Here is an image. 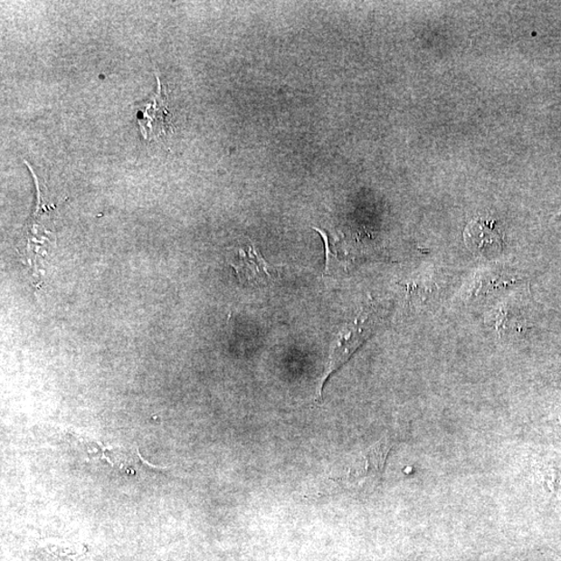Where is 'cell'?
<instances>
[{"instance_id": "1", "label": "cell", "mask_w": 561, "mask_h": 561, "mask_svg": "<svg viewBox=\"0 0 561 561\" xmlns=\"http://www.w3.org/2000/svg\"><path fill=\"white\" fill-rule=\"evenodd\" d=\"M376 314L373 308L364 309L357 315L353 321L341 329L333 343L328 362L322 376L319 397H321L322 388L335 371L340 369L359 348L365 340L373 333L376 327Z\"/></svg>"}, {"instance_id": "2", "label": "cell", "mask_w": 561, "mask_h": 561, "mask_svg": "<svg viewBox=\"0 0 561 561\" xmlns=\"http://www.w3.org/2000/svg\"><path fill=\"white\" fill-rule=\"evenodd\" d=\"M229 264L235 270L238 280L249 286L269 285L279 273V270L266 262L252 244L248 249H238L230 254Z\"/></svg>"}, {"instance_id": "3", "label": "cell", "mask_w": 561, "mask_h": 561, "mask_svg": "<svg viewBox=\"0 0 561 561\" xmlns=\"http://www.w3.org/2000/svg\"><path fill=\"white\" fill-rule=\"evenodd\" d=\"M167 95L158 79L156 96L145 105L143 114L139 116V128L145 138H158L165 136L172 128L171 114L168 110Z\"/></svg>"}, {"instance_id": "4", "label": "cell", "mask_w": 561, "mask_h": 561, "mask_svg": "<svg viewBox=\"0 0 561 561\" xmlns=\"http://www.w3.org/2000/svg\"><path fill=\"white\" fill-rule=\"evenodd\" d=\"M494 224V221L483 219L470 222L464 231L467 248L474 254L483 257L499 254L503 241Z\"/></svg>"}, {"instance_id": "5", "label": "cell", "mask_w": 561, "mask_h": 561, "mask_svg": "<svg viewBox=\"0 0 561 561\" xmlns=\"http://www.w3.org/2000/svg\"><path fill=\"white\" fill-rule=\"evenodd\" d=\"M389 449L385 442H381V443L371 447L369 451L365 452L357 460L356 466L350 470L349 475L353 477L355 482L362 485L365 482L373 483L380 480Z\"/></svg>"}, {"instance_id": "6", "label": "cell", "mask_w": 561, "mask_h": 561, "mask_svg": "<svg viewBox=\"0 0 561 561\" xmlns=\"http://www.w3.org/2000/svg\"><path fill=\"white\" fill-rule=\"evenodd\" d=\"M322 237L325 242L326 249V273H331L337 269L340 268L339 252H337L336 243L333 242L332 237L329 236L326 231L319 228H315Z\"/></svg>"}]
</instances>
